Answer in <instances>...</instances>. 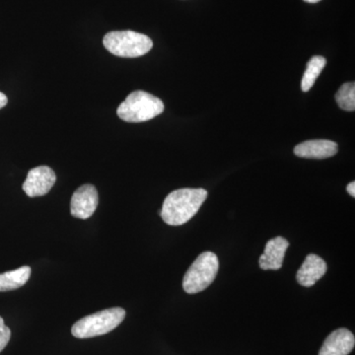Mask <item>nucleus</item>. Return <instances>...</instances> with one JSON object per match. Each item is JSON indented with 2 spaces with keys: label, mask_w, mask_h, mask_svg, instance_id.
Masks as SVG:
<instances>
[{
  "label": "nucleus",
  "mask_w": 355,
  "mask_h": 355,
  "mask_svg": "<svg viewBox=\"0 0 355 355\" xmlns=\"http://www.w3.org/2000/svg\"><path fill=\"white\" fill-rule=\"evenodd\" d=\"M328 270L326 261L315 254L306 257L304 263L299 268L296 279L300 286L311 287L324 277Z\"/></svg>",
  "instance_id": "9b49d317"
},
{
  "label": "nucleus",
  "mask_w": 355,
  "mask_h": 355,
  "mask_svg": "<svg viewBox=\"0 0 355 355\" xmlns=\"http://www.w3.org/2000/svg\"><path fill=\"white\" fill-rule=\"evenodd\" d=\"M326 58L321 57V55H316V57L311 58L307 67H306L302 81H301V89H302L303 92H308L314 86L318 77L326 67Z\"/></svg>",
  "instance_id": "ddd939ff"
},
{
  "label": "nucleus",
  "mask_w": 355,
  "mask_h": 355,
  "mask_svg": "<svg viewBox=\"0 0 355 355\" xmlns=\"http://www.w3.org/2000/svg\"><path fill=\"white\" fill-rule=\"evenodd\" d=\"M7 103H8V99H7L6 94L0 92V109L4 108V107L6 106Z\"/></svg>",
  "instance_id": "dca6fc26"
},
{
  "label": "nucleus",
  "mask_w": 355,
  "mask_h": 355,
  "mask_svg": "<svg viewBox=\"0 0 355 355\" xmlns=\"http://www.w3.org/2000/svg\"><path fill=\"white\" fill-rule=\"evenodd\" d=\"M289 242L284 237H275L266 243L265 252L260 257L259 265L263 270H277L282 268Z\"/></svg>",
  "instance_id": "1a4fd4ad"
},
{
  "label": "nucleus",
  "mask_w": 355,
  "mask_h": 355,
  "mask_svg": "<svg viewBox=\"0 0 355 355\" xmlns=\"http://www.w3.org/2000/svg\"><path fill=\"white\" fill-rule=\"evenodd\" d=\"M336 101L343 111L354 112L355 110V83L343 84L336 94Z\"/></svg>",
  "instance_id": "4468645a"
},
{
  "label": "nucleus",
  "mask_w": 355,
  "mask_h": 355,
  "mask_svg": "<svg viewBox=\"0 0 355 355\" xmlns=\"http://www.w3.org/2000/svg\"><path fill=\"white\" fill-rule=\"evenodd\" d=\"M57 181L55 173L48 166H39L30 170L23 184V191L30 198L43 197Z\"/></svg>",
  "instance_id": "423d86ee"
},
{
  "label": "nucleus",
  "mask_w": 355,
  "mask_h": 355,
  "mask_svg": "<svg viewBox=\"0 0 355 355\" xmlns=\"http://www.w3.org/2000/svg\"><path fill=\"white\" fill-rule=\"evenodd\" d=\"M347 193H349L350 196H352V198L355 197V183L354 182H352V183H349L347 184Z\"/></svg>",
  "instance_id": "f3484780"
},
{
  "label": "nucleus",
  "mask_w": 355,
  "mask_h": 355,
  "mask_svg": "<svg viewBox=\"0 0 355 355\" xmlns=\"http://www.w3.org/2000/svg\"><path fill=\"white\" fill-rule=\"evenodd\" d=\"M163 112L164 104L159 98L139 90L128 96L119 106L116 114L121 120L128 123H142L153 120Z\"/></svg>",
  "instance_id": "f03ea898"
},
{
  "label": "nucleus",
  "mask_w": 355,
  "mask_h": 355,
  "mask_svg": "<svg viewBox=\"0 0 355 355\" xmlns=\"http://www.w3.org/2000/svg\"><path fill=\"white\" fill-rule=\"evenodd\" d=\"M338 150V144L331 140L314 139L296 146L294 153L300 158L326 159L335 156Z\"/></svg>",
  "instance_id": "9d476101"
},
{
  "label": "nucleus",
  "mask_w": 355,
  "mask_h": 355,
  "mask_svg": "<svg viewBox=\"0 0 355 355\" xmlns=\"http://www.w3.org/2000/svg\"><path fill=\"white\" fill-rule=\"evenodd\" d=\"M10 329L4 324V320L0 317V352L6 349V345H8L9 340H10Z\"/></svg>",
  "instance_id": "2eb2a0df"
},
{
  "label": "nucleus",
  "mask_w": 355,
  "mask_h": 355,
  "mask_svg": "<svg viewBox=\"0 0 355 355\" xmlns=\"http://www.w3.org/2000/svg\"><path fill=\"white\" fill-rule=\"evenodd\" d=\"M218 268L219 261L216 254L212 252L200 254L184 275V291L189 294L205 291L216 279Z\"/></svg>",
  "instance_id": "39448f33"
},
{
  "label": "nucleus",
  "mask_w": 355,
  "mask_h": 355,
  "mask_svg": "<svg viewBox=\"0 0 355 355\" xmlns=\"http://www.w3.org/2000/svg\"><path fill=\"white\" fill-rule=\"evenodd\" d=\"M106 50L120 58H139L153 49V40L146 35L135 31H113L103 39Z\"/></svg>",
  "instance_id": "7ed1b4c3"
},
{
  "label": "nucleus",
  "mask_w": 355,
  "mask_h": 355,
  "mask_svg": "<svg viewBox=\"0 0 355 355\" xmlns=\"http://www.w3.org/2000/svg\"><path fill=\"white\" fill-rule=\"evenodd\" d=\"M99 203L97 189L93 184H83L77 189L70 202L71 216L79 219H88L94 214Z\"/></svg>",
  "instance_id": "0eeeda50"
},
{
  "label": "nucleus",
  "mask_w": 355,
  "mask_h": 355,
  "mask_svg": "<svg viewBox=\"0 0 355 355\" xmlns=\"http://www.w3.org/2000/svg\"><path fill=\"white\" fill-rule=\"evenodd\" d=\"M303 1L307 2V3H318V2L322 1V0H303Z\"/></svg>",
  "instance_id": "a211bd4d"
},
{
  "label": "nucleus",
  "mask_w": 355,
  "mask_h": 355,
  "mask_svg": "<svg viewBox=\"0 0 355 355\" xmlns=\"http://www.w3.org/2000/svg\"><path fill=\"white\" fill-rule=\"evenodd\" d=\"M207 198L205 189H179L166 197L160 216L168 225H183L198 214Z\"/></svg>",
  "instance_id": "f257e3e1"
},
{
  "label": "nucleus",
  "mask_w": 355,
  "mask_h": 355,
  "mask_svg": "<svg viewBox=\"0 0 355 355\" xmlns=\"http://www.w3.org/2000/svg\"><path fill=\"white\" fill-rule=\"evenodd\" d=\"M31 275L30 266H22L11 272L0 273V292L15 291L25 286Z\"/></svg>",
  "instance_id": "f8f14e48"
},
{
  "label": "nucleus",
  "mask_w": 355,
  "mask_h": 355,
  "mask_svg": "<svg viewBox=\"0 0 355 355\" xmlns=\"http://www.w3.org/2000/svg\"><path fill=\"white\" fill-rule=\"evenodd\" d=\"M125 314L127 313L123 308L116 307L89 315L72 326V335L77 338H90L106 335L120 326L125 320Z\"/></svg>",
  "instance_id": "20e7f679"
},
{
  "label": "nucleus",
  "mask_w": 355,
  "mask_h": 355,
  "mask_svg": "<svg viewBox=\"0 0 355 355\" xmlns=\"http://www.w3.org/2000/svg\"><path fill=\"white\" fill-rule=\"evenodd\" d=\"M354 345V334L347 329H338L326 338L319 355H349Z\"/></svg>",
  "instance_id": "6e6552de"
}]
</instances>
